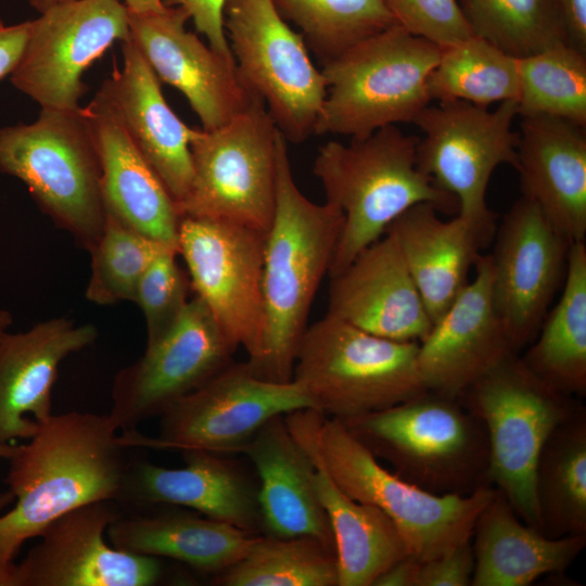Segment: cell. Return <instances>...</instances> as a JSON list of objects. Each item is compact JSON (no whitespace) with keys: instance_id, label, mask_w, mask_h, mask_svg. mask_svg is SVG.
I'll use <instances>...</instances> for the list:
<instances>
[{"instance_id":"obj_1","label":"cell","mask_w":586,"mask_h":586,"mask_svg":"<svg viewBox=\"0 0 586 586\" xmlns=\"http://www.w3.org/2000/svg\"><path fill=\"white\" fill-rule=\"evenodd\" d=\"M28 440L9 459L5 483L14 506L0 515L1 563L12 562L25 542L67 512L117 502L129 463L130 447L109 415H52Z\"/></svg>"},{"instance_id":"obj_2","label":"cell","mask_w":586,"mask_h":586,"mask_svg":"<svg viewBox=\"0 0 586 586\" xmlns=\"http://www.w3.org/2000/svg\"><path fill=\"white\" fill-rule=\"evenodd\" d=\"M343 222L339 208L327 202L317 204L300 191L286 140L280 132L276 208L264 246L263 353L255 364L249 362L259 378L272 382L293 380L298 343L317 290L329 276Z\"/></svg>"},{"instance_id":"obj_3","label":"cell","mask_w":586,"mask_h":586,"mask_svg":"<svg viewBox=\"0 0 586 586\" xmlns=\"http://www.w3.org/2000/svg\"><path fill=\"white\" fill-rule=\"evenodd\" d=\"M284 419L344 493L375 506L393 521L408 555L421 562L471 540L480 513L495 495L492 485L469 495L422 489L382 467L341 421L318 409L293 411Z\"/></svg>"},{"instance_id":"obj_4","label":"cell","mask_w":586,"mask_h":586,"mask_svg":"<svg viewBox=\"0 0 586 586\" xmlns=\"http://www.w3.org/2000/svg\"><path fill=\"white\" fill-rule=\"evenodd\" d=\"M419 139L388 125L346 144L329 141L318 150L313 173L326 202L344 217L329 277L342 271L411 206L430 203L440 213L458 212L457 200L418 167Z\"/></svg>"},{"instance_id":"obj_5","label":"cell","mask_w":586,"mask_h":586,"mask_svg":"<svg viewBox=\"0 0 586 586\" xmlns=\"http://www.w3.org/2000/svg\"><path fill=\"white\" fill-rule=\"evenodd\" d=\"M339 421L393 473L422 489L469 495L491 485L486 429L459 397L425 390L390 408Z\"/></svg>"},{"instance_id":"obj_6","label":"cell","mask_w":586,"mask_h":586,"mask_svg":"<svg viewBox=\"0 0 586 586\" xmlns=\"http://www.w3.org/2000/svg\"><path fill=\"white\" fill-rule=\"evenodd\" d=\"M0 171L25 183L39 208L88 252L105 222L101 167L84 107L41 109L0 127Z\"/></svg>"},{"instance_id":"obj_7","label":"cell","mask_w":586,"mask_h":586,"mask_svg":"<svg viewBox=\"0 0 586 586\" xmlns=\"http://www.w3.org/2000/svg\"><path fill=\"white\" fill-rule=\"evenodd\" d=\"M488 437V483L519 518L540 531L535 471L546 441L582 403L533 373L520 354L508 356L460 396Z\"/></svg>"},{"instance_id":"obj_8","label":"cell","mask_w":586,"mask_h":586,"mask_svg":"<svg viewBox=\"0 0 586 586\" xmlns=\"http://www.w3.org/2000/svg\"><path fill=\"white\" fill-rule=\"evenodd\" d=\"M441 49L394 24L322 65L327 95L315 135L366 137L412 123L429 105Z\"/></svg>"},{"instance_id":"obj_9","label":"cell","mask_w":586,"mask_h":586,"mask_svg":"<svg viewBox=\"0 0 586 586\" xmlns=\"http://www.w3.org/2000/svg\"><path fill=\"white\" fill-rule=\"evenodd\" d=\"M418 342H399L324 315L307 326L296 351L293 380L327 417L383 410L425 391Z\"/></svg>"},{"instance_id":"obj_10","label":"cell","mask_w":586,"mask_h":586,"mask_svg":"<svg viewBox=\"0 0 586 586\" xmlns=\"http://www.w3.org/2000/svg\"><path fill=\"white\" fill-rule=\"evenodd\" d=\"M279 136L257 97L226 125L198 129L190 142L193 177L178 206L180 217L226 220L266 234L276 208Z\"/></svg>"},{"instance_id":"obj_11","label":"cell","mask_w":586,"mask_h":586,"mask_svg":"<svg viewBox=\"0 0 586 586\" xmlns=\"http://www.w3.org/2000/svg\"><path fill=\"white\" fill-rule=\"evenodd\" d=\"M224 28L242 82L285 140L302 143L315 135L327 82L272 0H226Z\"/></svg>"},{"instance_id":"obj_12","label":"cell","mask_w":586,"mask_h":586,"mask_svg":"<svg viewBox=\"0 0 586 586\" xmlns=\"http://www.w3.org/2000/svg\"><path fill=\"white\" fill-rule=\"evenodd\" d=\"M518 101H504L494 111L469 102L441 101L413 119L423 138L417 145L418 167L441 190L453 195L458 214L487 244L496 231L486 203L494 170L517 165L518 133L512 123Z\"/></svg>"},{"instance_id":"obj_13","label":"cell","mask_w":586,"mask_h":586,"mask_svg":"<svg viewBox=\"0 0 586 586\" xmlns=\"http://www.w3.org/2000/svg\"><path fill=\"white\" fill-rule=\"evenodd\" d=\"M309 408L317 409L296 381H267L247 361H231L160 416L157 436L131 430L123 438L131 448L241 453L272 417Z\"/></svg>"},{"instance_id":"obj_14","label":"cell","mask_w":586,"mask_h":586,"mask_svg":"<svg viewBox=\"0 0 586 586\" xmlns=\"http://www.w3.org/2000/svg\"><path fill=\"white\" fill-rule=\"evenodd\" d=\"M266 234L226 220L181 216L178 255L191 289L247 362L262 356L265 334L263 264Z\"/></svg>"},{"instance_id":"obj_15","label":"cell","mask_w":586,"mask_h":586,"mask_svg":"<svg viewBox=\"0 0 586 586\" xmlns=\"http://www.w3.org/2000/svg\"><path fill=\"white\" fill-rule=\"evenodd\" d=\"M130 37L120 0H74L30 21L28 40L10 75L12 85L41 109L76 111L87 92L81 77L116 41Z\"/></svg>"},{"instance_id":"obj_16","label":"cell","mask_w":586,"mask_h":586,"mask_svg":"<svg viewBox=\"0 0 586 586\" xmlns=\"http://www.w3.org/2000/svg\"><path fill=\"white\" fill-rule=\"evenodd\" d=\"M237 348L203 301L192 297L178 321L148 342L138 360L118 371L110 419L124 432L160 417L233 361Z\"/></svg>"},{"instance_id":"obj_17","label":"cell","mask_w":586,"mask_h":586,"mask_svg":"<svg viewBox=\"0 0 586 586\" xmlns=\"http://www.w3.org/2000/svg\"><path fill=\"white\" fill-rule=\"evenodd\" d=\"M495 232L488 254L492 300L519 354L536 337L564 282L572 242L524 196L513 203Z\"/></svg>"},{"instance_id":"obj_18","label":"cell","mask_w":586,"mask_h":586,"mask_svg":"<svg viewBox=\"0 0 586 586\" xmlns=\"http://www.w3.org/2000/svg\"><path fill=\"white\" fill-rule=\"evenodd\" d=\"M122 514L113 500L78 507L49 524L20 564L0 563V586H153L161 558L123 551L104 538Z\"/></svg>"},{"instance_id":"obj_19","label":"cell","mask_w":586,"mask_h":586,"mask_svg":"<svg viewBox=\"0 0 586 586\" xmlns=\"http://www.w3.org/2000/svg\"><path fill=\"white\" fill-rule=\"evenodd\" d=\"M128 18L133 43L157 78L183 93L203 130L226 125L256 97L242 82L235 64L186 29L190 18L181 8L167 7L154 14L128 12Z\"/></svg>"},{"instance_id":"obj_20","label":"cell","mask_w":586,"mask_h":586,"mask_svg":"<svg viewBox=\"0 0 586 586\" xmlns=\"http://www.w3.org/2000/svg\"><path fill=\"white\" fill-rule=\"evenodd\" d=\"M419 343L418 368L426 390L459 397L508 356L517 354L492 300L489 255Z\"/></svg>"},{"instance_id":"obj_21","label":"cell","mask_w":586,"mask_h":586,"mask_svg":"<svg viewBox=\"0 0 586 586\" xmlns=\"http://www.w3.org/2000/svg\"><path fill=\"white\" fill-rule=\"evenodd\" d=\"M326 315L399 342L420 343L433 326L388 230L330 277Z\"/></svg>"},{"instance_id":"obj_22","label":"cell","mask_w":586,"mask_h":586,"mask_svg":"<svg viewBox=\"0 0 586 586\" xmlns=\"http://www.w3.org/2000/svg\"><path fill=\"white\" fill-rule=\"evenodd\" d=\"M184 466L166 468L129 461L118 505L132 509L179 506L262 535L258 481L224 454L183 450Z\"/></svg>"},{"instance_id":"obj_23","label":"cell","mask_w":586,"mask_h":586,"mask_svg":"<svg viewBox=\"0 0 586 586\" xmlns=\"http://www.w3.org/2000/svg\"><path fill=\"white\" fill-rule=\"evenodd\" d=\"M122 68L115 67L98 92L178 207L192 182L190 142L198 129L167 104L160 79L130 37L122 41Z\"/></svg>"},{"instance_id":"obj_24","label":"cell","mask_w":586,"mask_h":586,"mask_svg":"<svg viewBox=\"0 0 586 586\" xmlns=\"http://www.w3.org/2000/svg\"><path fill=\"white\" fill-rule=\"evenodd\" d=\"M93 324L61 317L0 336V442L30 438L51 416V392L61 362L91 345Z\"/></svg>"},{"instance_id":"obj_25","label":"cell","mask_w":586,"mask_h":586,"mask_svg":"<svg viewBox=\"0 0 586 586\" xmlns=\"http://www.w3.org/2000/svg\"><path fill=\"white\" fill-rule=\"evenodd\" d=\"M514 168L522 196L572 243L585 241V127L547 115L522 117Z\"/></svg>"},{"instance_id":"obj_26","label":"cell","mask_w":586,"mask_h":586,"mask_svg":"<svg viewBox=\"0 0 586 586\" xmlns=\"http://www.w3.org/2000/svg\"><path fill=\"white\" fill-rule=\"evenodd\" d=\"M101 167L105 211L140 234L178 253L176 202L97 92L84 107Z\"/></svg>"},{"instance_id":"obj_27","label":"cell","mask_w":586,"mask_h":586,"mask_svg":"<svg viewBox=\"0 0 586 586\" xmlns=\"http://www.w3.org/2000/svg\"><path fill=\"white\" fill-rule=\"evenodd\" d=\"M241 453L258 476L262 535L311 536L335 553L330 522L314 486V462L284 415L268 420Z\"/></svg>"},{"instance_id":"obj_28","label":"cell","mask_w":586,"mask_h":586,"mask_svg":"<svg viewBox=\"0 0 586 586\" xmlns=\"http://www.w3.org/2000/svg\"><path fill=\"white\" fill-rule=\"evenodd\" d=\"M438 213L434 205L419 203L387 228L397 240L433 323L468 285L470 270L486 245L459 215L443 220Z\"/></svg>"},{"instance_id":"obj_29","label":"cell","mask_w":586,"mask_h":586,"mask_svg":"<svg viewBox=\"0 0 586 586\" xmlns=\"http://www.w3.org/2000/svg\"><path fill=\"white\" fill-rule=\"evenodd\" d=\"M471 586H527L561 573L586 546V535L550 538L524 523L496 488L473 530Z\"/></svg>"},{"instance_id":"obj_30","label":"cell","mask_w":586,"mask_h":586,"mask_svg":"<svg viewBox=\"0 0 586 586\" xmlns=\"http://www.w3.org/2000/svg\"><path fill=\"white\" fill-rule=\"evenodd\" d=\"M106 530L111 545L123 551L169 558L202 572L219 574L241 560L257 535L194 513L138 508Z\"/></svg>"},{"instance_id":"obj_31","label":"cell","mask_w":586,"mask_h":586,"mask_svg":"<svg viewBox=\"0 0 586 586\" xmlns=\"http://www.w3.org/2000/svg\"><path fill=\"white\" fill-rule=\"evenodd\" d=\"M294 437L315 466L314 486L334 538L337 586H372L379 575L408 555L400 533L379 508L357 501L344 493L316 453Z\"/></svg>"},{"instance_id":"obj_32","label":"cell","mask_w":586,"mask_h":586,"mask_svg":"<svg viewBox=\"0 0 586 586\" xmlns=\"http://www.w3.org/2000/svg\"><path fill=\"white\" fill-rule=\"evenodd\" d=\"M525 366L556 390L586 394V245L572 243L562 293L520 356Z\"/></svg>"},{"instance_id":"obj_33","label":"cell","mask_w":586,"mask_h":586,"mask_svg":"<svg viewBox=\"0 0 586 586\" xmlns=\"http://www.w3.org/2000/svg\"><path fill=\"white\" fill-rule=\"evenodd\" d=\"M540 532L550 538L586 535V409L550 434L535 471Z\"/></svg>"},{"instance_id":"obj_34","label":"cell","mask_w":586,"mask_h":586,"mask_svg":"<svg viewBox=\"0 0 586 586\" xmlns=\"http://www.w3.org/2000/svg\"><path fill=\"white\" fill-rule=\"evenodd\" d=\"M428 92L437 102L459 100L483 107L518 101V59L472 35L441 49L428 79Z\"/></svg>"},{"instance_id":"obj_35","label":"cell","mask_w":586,"mask_h":586,"mask_svg":"<svg viewBox=\"0 0 586 586\" xmlns=\"http://www.w3.org/2000/svg\"><path fill=\"white\" fill-rule=\"evenodd\" d=\"M214 582L222 586H337L336 557L311 536L257 535L246 555Z\"/></svg>"},{"instance_id":"obj_36","label":"cell","mask_w":586,"mask_h":586,"mask_svg":"<svg viewBox=\"0 0 586 586\" xmlns=\"http://www.w3.org/2000/svg\"><path fill=\"white\" fill-rule=\"evenodd\" d=\"M521 117L547 115L586 126V53L560 43L518 59Z\"/></svg>"},{"instance_id":"obj_37","label":"cell","mask_w":586,"mask_h":586,"mask_svg":"<svg viewBox=\"0 0 586 586\" xmlns=\"http://www.w3.org/2000/svg\"><path fill=\"white\" fill-rule=\"evenodd\" d=\"M323 64L396 24L383 0H272Z\"/></svg>"},{"instance_id":"obj_38","label":"cell","mask_w":586,"mask_h":586,"mask_svg":"<svg viewBox=\"0 0 586 586\" xmlns=\"http://www.w3.org/2000/svg\"><path fill=\"white\" fill-rule=\"evenodd\" d=\"M473 33L520 59L569 43L555 0H457Z\"/></svg>"},{"instance_id":"obj_39","label":"cell","mask_w":586,"mask_h":586,"mask_svg":"<svg viewBox=\"0 0 586 586\" xmlns=\"http://www.w3.org/2000/svg\"><path fill=\"white\" fill-rule=\"evenodd\" d=\"M164 249L168 247L132 230L106 212L102 234L89 251L91 275L86 297L99 305L133 302L141 276Z\"/></svg>"},{"instance_id":"obj_40","label":"cell","mask_w":586,"mask_h":586,"mask_svg":"<svg viewBox=\"0 0 586 586\" xmlns=\"http://www.w3.org/2000/svg\"><path fill=\"white\" fill-rule=\"evenodd\" d=\"M178 253L164 249L141 276L135 301L141 308L148 332V342L166 333L180 318L189 298V276L179 267Z\"/></svg>"},{"instance_id":"obj_41","label":"cell","mask_w":586,"mask_h":586,"mask_svg":"<svg viewBox=\"0 0 586 586\" xmlns=\"http://www.w3.org/2000/svg\"><path fill=\"white\" fill-rule=\"evenodd\" d=\"M395 23L440 49L473 35L457 0H383Z\"/></svg>"},{"instance_id":"obj_42","label":"cell","mask_w":586,"mask_h":586,"mask_svg":"<svg viewBox=\"0 0 586 586\" xmlns=\"http://www.w3.org/2000/svg\"><path fill=\"white\" fill-rule=\"evenodd\" d=\"M474 553L470 540L447 553L420 562L417 586H471Z\"/></svg>"},{"instance_id":"obj_43","label":"cell","mask_w":586,"mask_h":586,"mask_svg":"<svg viewBox=\"0 0 586 586\" xmlns=\"http://www.w3.org/2000/svg\"><path fill=\"white\" fill-rule=\"evenodd\" d=\"M164 3L181 8L192 20L198 33L205 36L208 46L222 59L235 64L224 28L226 0H164Z\"/></svg>"},{"instance_id":"obj_44","label":"cell","mask_w":586,"mask_h":586,"mask_svg":"<svg viewBox=\"0 0 586 586\" xmlns=\"http://www.w3.org/2000/svg\"><path fill=\"white\" fill-rule=\"evenodd\" d=\"M30 21L5 25L0 18V80L11 75L28 40Z\"/></svg>"},{"instance_id":"obj_45","label":"cell","mask_w":586,"mask_h":586,"mask_svg":"<svg viewBox=\"0 0 586 586\" xmlns=\"http://www.w3.org/2000/svg\"><path fill=\"white\" fill-rule=\"evenodd\" d=\"M568 41L586 52V0H555Z\"/></svg>"},{"instance_id":"obj_46","label":"cell","mask_w":586,"mask_h":586,"mask_svg":"<svg viewBox=\"0 0 586 586\" xmlns=\"http://www.w3.org/2000/svg\"><path fill=\"white\" fill-rule=\"evenodd\" d=\"M420 562L407 555L379 575L372 586H417Z\"/></svg>"},{"instance_id":"obj_47","label":"cell","mask_w":586,"mask_h":586,"mask_svg":"<svg viewBox=\"0 0 586 586\" xmlns=\"http://www.w3.org/2000/svg\"><path fill=\"white\" fill-rule=\"evenodd\" d=\"M127 11L135 14H154L166 10L164 0H120Z\"/></svg>"},{"instance_id":"obj_48","label":"cell","mask_w":586,"mask_h":586,"mask_svg":"<svg viewBox=\"0 0 586 586\" xmlns=\"http://www.w3.org/2000/svg\"><path fill=\"white\" fill-rule=\"evenodd\" d=\"M29 4L37 10L39 13L48 10L49 8H52L58 4L71 2L74 0H28Z\"/></svg>"},{"instance_id":"obj_49","label":"cell","mask_w":586,"mask_h":586,"mask_svg":"<svg viewBox=\"0 0 586 586\" xmlns=\"http://www.w3.org/2000/svg\"><path fill=\"white\" fill-rule=\"evenodd\" d=\"M12 322V314L7 309H0V336L9 330Z\"/></svg>"},{"instance_id":"obj_50","label":"cell","mask_w":586,"mask_h":586,"mask_svg":"<svg viewBox=\"0 0 586 586\" xmlns=\"http://www.w3.org/2000/svg\"><path fill=\"white\" fill-rule=\"evenodd\" d=\"M17 445L0 442V459H10L16 451Z\"/></svg>"},{"instance_id":"obj_51","label":"cell","mask_w":586,"mask_h":586,"mask_svg":"<svg viewBox=\"0 0 586 586\" xmlns=\"http://www.w3.org/2000/svg\"><path fill=\"white\" fill-rule=\"evenodd\" d=\"M14 501V496L10 491L0 494V511Z\"/></svg>"}]
</instances>
